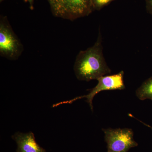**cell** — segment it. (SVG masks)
<instances>
[{"mask_svg": "<svg viewBox=\"0 0 152 152\" xmlns=\"http://www.w3.org/2000/svg\"><path fill=\"white\" fill-rule=\"evenodd\" d=\"M115 0H91L93 11L100 10Z\"/></svg>", "mask_w": 152, "mask_h": 152, "instance_id": "8", "label": "cell"}, {"mask_svg": "<svg viewBox=\"0 0 152 152\" xmlns=\"http://www.w3.org/2000/svg\"><path fill=\"white\" fill-rule=\"evenodd\" d=\"M147 12L152 16V0H145Z\"/></svg>", "mask_w": 152, "mask_h": 152, "instance_id": "9", "label": "cell"}, {"mask_svg": "<svg viewBox=\"0 0 152 152\" xmlns=\"http://www.w3.org/2000/svg\"><path fill=\"white\" fill-rule=\"evenodd\" d=\"M124 71H122L115 75L102 76L97 79L98 81V84L94 88L90 90V92L88 94L77 97L70 100L54 104L53 105V107H55L63 104H72L77 100L86 98L87 99V102L89 104L91 108L93 111V99L98 93L102 91L108 90L124 89L125 86L124 80Z\"/></svg>", "mask_w": 152, "mask_h": 152, "instance_id": "5", "label": "cell"}, {"mask_svg": "<svg viewBox=\"0 0 152 152\" xmlns=\"http://www.w3.org/2000/svg\"><path fill=\"white\" fill-rule=\"evenodd\" d=\"M136 94L141 100L147 99L152 100V77L142 84L136 91Z\"/></svg>", "mask_w": 152, "mask_h": 152, "instance_id": "7", "label": "cell"}, {"mask_svg": "<svg viewBox=\"0 0 152 152\" xmlns=\"http://www.w3.org/2000/svg\"><path fill=\"white\" fill-rule=\"evenodd\" d=\"M52 14L56 18L75 20L93 12L91 0H48Z\"/></svg>", "mask_w": 152, "mask_h": 152, "instance_id": "2", "label": "cell"}, {"mask_svg": "<svg viewBox=\"0 0 152 152\" xmlns=\"http://www.w3.org/2000/svg\"><path fill=\"white\" fill-rule=\"evenodd\" d=\"M25 2H26V0H23Z\"/></svg>", "mask_w": 152, "mask_h": 152, "instance_id": "13", "label": "cell"}, {"mask_svg": "<svg viewBox=\"0 0 152 152\" xmlns=\"http://www.w3.org/2000/svg\"><path fill=\"white\" fill-rule=\"evenodd\" d=\"M26 2H28L29 4L30 9L31 10L34 9V0H26Z\"/></svg>", "mask_w": 152, "mask_h": 152, "instance_id": "10", "label": "cell"}, {"mask_svg": "<svg viewBox=\"0 0 152 152\" xmlns=\"http://www.w3.org/2000/svg\"><path fill=\"white\" fill-rule=\"evenodd\" d=\"M107 144V152H128L131 148L137 146L130 129H103Z\"/></svg>", "mask_w": 152, "mask_h": 152, "instance_id": "4", "label": "cell"}, {"mask_svg": "<svg viewBox=\"0 0 152 152\" xmlns=\"http://www.w3.org/2000/svg\"><path fill=\"white\" fill-rule=\"evenodd\" d=\"M24 47L14 31L7 17H0V56L10 61H16L21 56Z\"/></svg>", "mask_w": 152, "mask_h": 152, "instance_id": "3", "label": "cell"}, {"mask_svg": "<svg viewBox=\"0 0 152 152\" xmlns=\"http://www.w3.org/2000/svg\"><path fill=\"white\" fill-rule=\"evenodd\" d=\"M138 120L139 121H140V122L142 123V124H143L145 125V126H148V127H149L151 128V129H152V126H149V125L146 124H145V123H143L142 122V121H139V120Z\"/></svg>", "mask_w": 152, "mask_h": 152, "instance_id": "11", "label": "cell"}, {"mask_svg": "<svg viewBox=\"0 0 152 152\" xmlns=\"http://www.w3.org/2000/svg\"><path fill=\"white\" fill-rule=\"evenodd\" d=\"M103 49L99 31L97 39L94 45L80 51L76 57L74 70L79 80L90 81L111 73L104 58Z\"/></svg>", "mask_w": 152, "mask_h": 152, "instance_id": "1", "label": "cell"}, {"mask_svg": "<svg viewBox=\"0 0 152 152\" xmlns=\"http://www.w3.org/2000/svg\"><path fill=\"white\" fill-rule=\"evenodd\" d=\"M4 1H5V0H0V2H2Z\"/></svg>", "mask_w": 152, "mask_h": 152, "instance_id": "12", "label": "cell"}, {"mask_svg": "<svg viewBox=\"0 0 152 152\" xmlns=\"http://www.w3.org/2000/svg\"><path fill=\"white\" fill-rule=\"evenodd\" d=\"M12 138L18 145L17 152H46L37 143L31 132L26 134L18 132L12 136Z\"/></svg>", "mask_w": 152, "mask_h": 152, "instance_id": "6", "label": "cell"}]
</instances>
